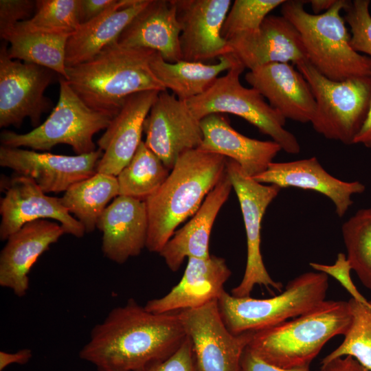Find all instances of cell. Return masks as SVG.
<instances>
[{
    "label": "cell",
    "instance_id": "cell-1",
    "mask_svg": "<svg viewBox=\"0 0 371 371\" xmlns=\"http://www.w3.org/2000/svg\"><path fill=\"white\" fill-rule=\"evenodd\" d=\"M186 338L179 311L154 313L131 298L92 328L79 357L97 371H137L170 357Z\"/></svg>",
    "mask_w": 371,
    "mask_h": 371
},
{
    "label": "cell",
    "instance_id": "cell-2",
    "mask_svg": "<svg viewBox=\"0 0 371 371\" xmlns=\"http://www.w3.org/2000/svg\"><path fill=\"white\" fill-rule=\"evenodd\" d=\"M227 161L199 148L178 158L164 183L144 200L149 251L159 254L177 227L196 212L226 173Z\"/></svg>",
    "mask_w": 371,
    "mask_h": 371
},
{
    "label": "cell",
    "instance_id": "cell-3",
    "mask_svg": "<svg viewBox=\"0 0 371 371\" xmlns=\"http://www.w3.org/2000/svg\"><path fill=\"white\" fill-rule=\"evenodd\" d=\"M155 52L115 42L91 60L67 67L65 80L89 108L113 117L131 95L167 91L150 67Z\"/></svg>",
    "mask_w": 371,
    "mask_h": 371
},
{
    "label": "cell",
    "instance_id": "cell-4",
    "mask_svg": "<svg viewBox=\"0 0 371 371\" xmlns=\"http://www.w3.org/2000/svg\"><path fill=\"white\" fill-rule=\"evenodd\" d=\"M351 319L348 302L324 300L290 321L255 332L247 347L280 368L309 366L330 339L346 333Z\"/></svg>",
    "mask_w": 371,
    "mask_h": 371
},
{
    "label": "cell",
    "instance_id": "cell-5",
    "mask_svg": "<svg viewBox=\"0 0 371 371\" xmlns=\"http://www.w3.org/2000/svg\"><path fill=\"white\" fill-rule=\"evenodd\" d=\"M306 2L285 0L281 13L297 30L310 64L335 81L371 76V58L352 49L350 34L341 15L349 1L337 0L330 10L319 14L306 12Z\"/></svg>",
    "mask_w": 371,
    "mask_h": 371
},
{
    "label": "cell",
    "instance_id": "cell-6",
    "mask_svg": "<svg viewBox=\"0 0 371 371\" xmlns=\"http://www.w3.org/2000/svg\"><path fill=\"white\" fill-rule=\"evenodd\" d=\"M328 276L306 272L290 280L285 290L266 299L236 297L225 291L217 300L223 320L235 335L257 332L295 318L325 300Z\"/></svg>",
    "mask_w": 371,
    "mask_h": 371
},
{
    "label": "cell",
    "instance_id": "cell-7",
    "mask_svg": "<svg viewBox=\"0 0 371 371\" xmlns=\"http://www.w3.org/2000/svg\"><path fill=\"white\" fill-rule=\"evenodd\" d=\"M58 100L45 121L27 133L3 131L1 146L47 151L64 144L71 146L76 155L96 150L93 135L106 129L113 117L89 108L62 76H58Z\"/></svg>",
    "mask_w": 371,
    "mask_h": 371
},
{
    "label": "cell",
    "instance_id": "cell-8",
    "mask_svg": "<svg viewBox=\"0 0 371 371\" xmlns=\"http://www.w3.org/2000/svg\"><path fill=\"white\" fill-rule=\"evenodd\" d=\"M308 82L316 109L311 122L314 130L328 139L354 144L371 102V76L342 81L330 80L308 61L297 66Z\"/></svg>",
    "mask_w": 371,
    "mask_h": 371
},
{
    "label": "cell",
    "instance_id": "cell-9",
    "mask_svg": "<svg viewBox=\"0 0 371 371\" xmlns=\"http://www.w3.org/2000/svg\"><path fill=\"white\" fill-rule=\"evenodd\" d=\"M245 69L238 60L205 92L186 101L191 111L199 120L214 113L236 115L269 136L286 153H299L297 138L284 128L286 119L256 89L241 84L240 76Z\"/></svg>",
    "mask_w": 371,
    "mask_h": 371
},
{
    "label": "cell",
    "instance_id": "cell-10",
    "mask_svg": "<svg viewBox=\"0 0 371 371\" xmlns=\"http://www.w3.org/2000/svg\"><path fill=\"white\" fill-rule=\"evenodd\" d=\"M226 172L237 195L244 221L247 240V262L240 284L232 289L236 297L250 296L255 285L282 291L283 285L268 273L260 251L261 225L266 210L281 188L261 183L246 175L234 160L227 159Z\"/></svg>",
    "mask_w": 371,
    "mask_h": 371
},
{
    "label": "cell",
    "instance_id": "cell-11",
    "mask_svg": "<svg viewBox=\"0 0 371 371\" xmlns=\"http://www.w3.org/2000/svg\"><path fill=\"white\" fill-rule=\"evenodd\" d=\"M179 313L192 344L194 371H240L242 355L254 332L231 333L223 320L217 300Z\"/></svg>",
    "mask_w": 371,
    "mask_h": 371
},
{
    "label": "cell",
    "instance_id": "cell-12",
    "mask_svg": "<svg viewBox=\"0 0 371 371\" xmlns=\"http://www.w3.org/2000/svg\"><path fill=\"white\" fill-rule=\"evenodd\" d=\"M7 43L4 41L0 48V127L19 128L28 117L36 128L41 124L43 114L52 108V102L44 93L57 74L10 58Z\"/></svg>",
    "mask_w": 371,
    "mask_h": 371
},
{
    "label": "cell",
    "instance_id": "cell-13",
    "mask_svg": "<svg viewBox=\"0 0 371 371\" xmlns=\"http://www.w3.org/2000/svg\"><path fill=\"white\" fill-rule=\"evenodd\" d=\"M145 144L170 170L184 153L199 148L203 140L200 120L186 102L168 91L159 93L144 126Z\"/></svg>",
    "mask_w": 371,
    "mask_h": 371
},
{
    "label": "cell",
    "instance_id": "cell-14",
    "mask_svg": "<svg viewBox=\"0 0 371 371\" xmlns=\"http://www.w3.org/2000/svg\"><path fill=\"white\" fill-rule=\"evenodd\" d=\"M1 190L5 193L0 201L1 240H6L25 224L45 218L58 221L65 234L77 238L85 234L84 227L64 207L60 198L47 196L32 179L16 175L3 178Z\"/></svg>",
    "mask_w": 371,
    "mask_h": 371
},
{
    "label": "cell",
    "instance_id": "cell-15",
    "mask_svg": "<svg viewBox=\"0 0 371 371\" xmlns=\"http://www.w3.org/2000/svg\"><path fill=\"white\" fill-rule=\"evenodd\" d=\"M103 152L63 155L0 146V166L16 175L32 179L45 193L65 192L73 184L97 172Z\"/></svg>",
    "mask_w": 371,
    "mask_h": 371
},
{
    "label": "cell",
    "instance_id": "cell-16",
    "mask_svg": "<svg viewBox=\"0 0 371 371\" xmlns=\"http://www.w3.org/2000/svg\"><path fill=\"white\" fill-rule=\"evenodd\" d=\"M181 27L182 60L206 63L232 53L221 31L230 0H172Z\"/></svg>",
    "mask_w": 371,
    "mask_h": 371
},
{
    "label": "cell",
    "instance_id": "cell-17",
    "mask_svg": "<svg viewBox=\"0 0 371 371\" xmlns=\"http://www.w3.org/2000/svg\"><path fill=\"white\" fill-rule=\"evenodd\" d=\"M227 42L237 60L249 70L273 63L297 66L308 61L297 30L283 16L269 14L258 30L236 35Z\"/></svg>",
    "mask_w": 371,
    "mask_h": 371
},
{
    "label": "cell",
    "instance_id": "cell-18",
    "mask_svg": "<svg viewBox=\"0 0 371 371\" xmlns=\"http://www.w3.org/2000/svg\"><path fill=\"white\" fill-rule=\"evenodd\" d=\"M246 81L284 119L311 122L316 109L311 88L304 76L288 63H273L249 70Z\"/></svg>",
    "mask_w": 371,
    "mask_h": 371
},
{
    "label": "cell",
    "instance_id": "cell-19",
    "mask_svg": "<svg viewBox=\"0 0 371 371\" xmlns=\"http://www.w3.org/2000/svg\"><path fill=\"white\" fill-rule=\"evenodd\" d=\"M159 93L146 91L126 99L98 141L103 155L97 172L117 177L130 162L142 142L146 118Z\"/></svg>",
    "mask_w": 371,
    "mask_h": 371
},
{
    "label": "cell",
    "instance_id": "cell-20",
    "mask_svg": "<svg viewBox=\"0 0 371 371\" xmlns=\"http://www.w3.org/2000/svg\"><path fill=\"white\" fill-rule=\"evenodd\" d=\"M252 178L281 189L294 187L319 192L333 202L339 217L344 216L352 205V196L366 189L358 181H345L333 177L315 157L287 162L273 161L264 172Z\"/></svg>",
    "mask_w": 371,
    "mask_h": 371
},
{
    "label": "cell",
    "instance_id": "cell-21",
    "mask_svg": "<svg viewBox=\"0 0 371 371\" xmlns=\"http://www.w3.org/2000/svg\"><path fill=\"white\" fill-rule=\"evenodd\" d=\"M64 234L60 224L39 219L25 224L10 236L0 254L1 286L17 297L25 296L32 266Z\"/></svg>",
    "mask_w": 371,
    "mask_h": 371
},
{
    "label": "cell",
    "instance_id": "cell-22",
    "mask_svg": "<svg viewBox=\"0 0 371 371\" xmlns=\"http://www.w3.org/2000/svg\"><path fill=\"white\" fill-rule=\"evenodd\" d=\"M231 275L221 257L188 258L179 282L164 296L147 302L144 307L154 313H166L201 306L218 300Z\"/></svg>",
    "mask_w": 371,
    "mask_h": 371
},
{
    "label": "cell",
    "instance_id": "cell-23",
    "mask_svg": "<svg viewBox=\"0 0 371 371\" xmlns=\"http://www.w3.org/2000/svg\"><path fill=\"white\" fill-rule=\"evenodd\" d=\"M148 216L144 201L119 195L106 207L97 223L102 233V251L117 264L139 255L146 247Z\"/></svg>",
    "mask_w": 371,
    "mask_h": 371
},
{
    "label": "cell",
    "instance_id": "cell-24",
    "mask_svg": "<svg viewBox=\"0 0 371 371\" xmlns=\"http://www.w3.org/2000/svg\"><path fill=\"white\" fill-rule=\"evenodd\" d=\"M200 124L203 140L199 148L234 160L250 177L264 172L282 150L273 140H259L240 133L223 114L208 115Z\"/></svg>",
    "mask_w": 371,
    "mask_h": 371
},
{
    "label": "cell",
    "instance_id": "cell-25",
    "mask_svg": "<svg viewBox=\"0 0 371 371\" xmlns=\"http://www.w3.org/2000/svg\"><path fill=\"white\" fill-rule=\"evenodd\" d=\"M181 27L172 0H149L117 39L123 46L144 48L159 53L164 60H182Z\"/></svg>",
    "mask_w": 371,
    "mask_h": 371
},
{
    "label": "cell",
    "instance_id": "cell-26",
    "mask_svg": "<svg viewBox=\"0 0 371 371\" xmlns=\"http://www.w3.org/2000/svg\"><path fill=\"white\" fill-rule=\"evenodd\" d=\"M232 188L226 172L191 219L181 229H177L164 245L159 254L171 271H177L186 258H205L210 256L211 231L216 217Z\"/></svg>",
    "mask_w": 371,
    "mask_h": 371
},
{
    "label": "cell",
    "instance_id": "cell-27",
    "mask_svg": "<svg viewBox=\"0 0 371 371\" xmlns=\"http://www.w3.org/2000/svg\"><path fill=\"white\" fill-rule=\"evenodd\" d=\"M149 0H116L101 14L80 24L67 41L66 67L87 62L118 38Z\"/></svg>",
    "mask_w": 371,
    "mask_h": 371
},
{
    "label": "cell",
    "instance_id": "cell-28",
    "mask_svg": "<svg viewBox=\"0 0 371 371\" xmlns=\"http://www.w3.org/2000/svg\"><path fill=\"white\" fill-rule=\"evenodd\" d=\"M214 64L181 60L168 63L155 52L150 60L151 69L165 87L179 100L186 102L209 89L219 74L229 70L238 61L231 53L219 57Z\"/></svg>",
    "mask_w": 371,
    "mask_h": 371
},
{
    "label": "cell",
    "instance_id": "cell-29",
    "mask_svg": "<svg viewBox=\"0 0 371 371\" xmlns=\"http://www.w3.org/2000/svg\"><path fill=\"white\" fill-rule=\"evenodd\" d=\"M119 196L117 177L96 172L71 186L61 203L84 227L86 233L97 227L99 218L113 199Z\"/></svg>",
    "mask_w": 371,
    "mask_h": 371
},
{
    "label": "cell",
    "instance_id": "cell-30",
    "mask_svg": "<svg viewBox=\"0 0 371 371\" xmlns=\"http://www.w3.org/2000/svg\"><path fill=\"white\" fill-rule=\"evenodd\" d=\"M70 35L11 30L1 38L10 43V58L48 68L67 79L65 49Z\"/></svg>",
    "mask_w": 371,
    "mask_h": 371
},
{
    "label": "cell",
    "instance_id": "cell-31",
    "mask_svg": "<svg viewBox=\"0 0 371 371\" xmlns=\"http://www.w3.org/2000/svg\"><path fill=\"white\" fill-rule=\"evenodd\" d=\"M170 172L142 141L130 162L116 177L119 195L144 201L160 187Z\"/></svg>",
    "mask_w": 371,
    "mask_h": 371
},
{
    "label": "cell",
    "instance_id": "cell-32",
    "mask_svg": "<svg viewBox=\"0 0 371 371\" xmlns=\"http://www.w3.org/2000/svg\"><path fill=\"white\" fill-rule=\"evenodd\" d=\"M341 232L352 270L371 291V207L356 212L343 224Z\"/></svg>",
    "mask_w": 371,
    "mask_h": 371
},
{
    "label": "cell",
    "instance_id": "cell-33",
    "mask_svg": "<svg viewBox=\"0 0 371 371\" xmlns=\"http://www.w3.org/2000/svg\"><path fill=\"white\" fill-rule=\"evenodd\" d=\"M80 1L37 0L33 16L18 23L12 30L71 34L80 25Z\"/></svg>",
    "mask_w": 371,
    "mask_h": 371
},
{
    "label": "cell",
    "instance_id": "cell-34",
    "mask_svg": "<svg viewBox=\"0 0 371 371\" xmlns=\"http://www.w3.org/2000/svg\"><path fill=\"white\" fill-rule=\"evenodd\" d=\"M351 323L342 343L322 361L327 363L334 359L351 356L368 371H371V306L353 298L348 301Z\"/></svg>",
    "mask_w": 371,
    "mask_h": 371
},
{
    "label": "cell",
    "instance_id": "cell-35",
    "mask_svg": "<svg viewBox=\"0 0 371 371\" xmlns=\"http://www.w3.org/2000/svg\"><path fill=\"white\" fill-rule=\"evenodd\" d=\"M284 0H236L224 21L221 34L227 41L232 37L258 30L265 18Z\"/></svg>",
    "mask_w": 371,
    "mask_h": 371
},
{
    "label": "cell",
    "instance_id": "cell-36",
    "mask_svg": "<svg viewBox=\"0 0 371 371\" xmlns=\"http://www.w3.org/2000/svg\"><path fill=\"white\" fill-rule=\"evenodd\" d=\"M370 1H349L344 9V20L350 28V45L352 49L371 58Z\"/></svg>",
    "mask_w": 371,
    "mask_h": 371
},
{
    "label": "cell",
    "instance_id": "cell-37",
    "mask_svg": "<svg viewBox=\"0 0 371 371\" xmlns=\"http://www.w3.org/2000/svg\"><path fill=\"white\" fill-rule=\"evenodd\" d=\"M310 266L317 271L326 273L335 278L351 295L352 298L358 302L371 306V302L368 301L358 291L350 277L351 266L346 254L339 253L333 265H324L317 262H310Z\"/></svg>",
    "mask_w": 371,
    "mask_h": 371
},
{
    "label": "cell",
    "instance_id": "cell-38",
    "mask_svg": "<svg viewBox=\"0 0 371 371\" xmlns=\"http://www.w3.org/2000/svg\"><path fill=\"white\" fill-rule=\"evenodd\" d=\"M36 8V1L1 0L0 35L12 30L18 23L27 20Z\"/></svg>",
    "mask_w": 371,
    "mask_h": 371
},
{
    "label": "cell",
    "instance_id": "cell-39",
    "mask_svg": "<svg viewBox=\"0 0 371 371\" xmlns=\"http://www.w3.org/2000/svg\"><path fill=\"white\" fill-rule=\"evenodd\" d=\"M137 371H194L192 346L187 337L181 347L168 358Z\"/></svg>",
    "mask_w": 371,
    "mask_h": 371
},
{
    "label": "cell",
    "instance_id": "cell-40",
    "mask_svg": "<svg viewBox=\"0 0 371 371\" xmlns=\"http://www.w3.org/2000/svg\"><path fill=\"white\" fill-rule=\"evenodd\" d=\"M240 371H311L309 366L282 368L269 363L256 356L248 347L245 348L240 361Z\"/></svg>",
    "mask_w": 371,
    "mask_h": 371
},
{
    "label": "cell",
    "instance_id": "cell-41",
    "mask_svg": "<svg viewBox=\"0 0 371 371\" xmlns=\"http://www.w3.org/2000/svg\"><path fill=\"white\" fill-rule=\"evenodd\" d=\"M116 0H80V24L91 21L101 14L115 3Z\"/></svg>",
    "mask_w": 371,
    "mask_h": 371
},
{
    "label": "cell",
    "instance_id": "cell-42",
    "mask_svg": "<svg viewBox=\"0 0 371 371\" xmlns=\"http://www.w3.org/2000/svg\"><path fill=\"white\" fill-rule=\"evenodd\" d=\"M319 371H368L351 356H344L322 363Z\"/></svg>",
    "mask_w": 371,
    "mask_h": 371
},
{
    "label": "cell",
    "instance_id": "cell-43",
    "mask_svg": "<svg viewBox=\"0 0 371 371\" xmlns=\"http://www.w3.org/2000/svg\"><path fill=\"white\" fill-rule=\"evenodd\" d=\"M32 352L30 349L24 348L11 353L5 351L0 352V371L4 370L11 364H26L32 358Z\"/></svg>",
    "mask_w": 371,
    "mask_h": 371
},
{
    "label": "cell",
    "instance_id": "cell-44",
    "mask_svg": "<svg viewBox=\"0 0 371 371\" xmlns=\"http://www.w3.org/2000/svg\"><path fill=\"white\" fill-rule=\"evenodd\" d=\"M354 144H362L371 149V102L366 119L355 139Z\"/></svg>",
    "mask_w": 371,
    "mask_h": 371
},
{
    "label": "cell",
    "instance_id": "cell-45",
    "mask_svg": "<svg viewBox=\"0 0 371 371\" xmlns=\"http://www.w3.org/2000/svg\"><path fill=\"white\" fill-rule=\"evenodd\" d=\"M337 0H311L310 2L314 14H319L327 12L335 3Z\"/></svg>",
    "mask_w": 371,
    "mask_h": 371
}]
</instances>
